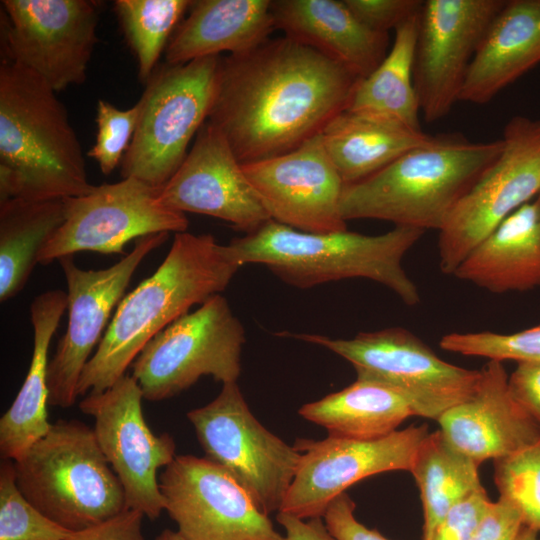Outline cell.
Segmentation results:
<instances>
[{
  "label": "cell",
  "instance_id": "cell-30",
  "mask_svg": "<svg viewBox=\"0 0 540 540\" xmlns=\"http://www.w3.org/2000/svg\"><path fill=\"white\" fill-rule=\"evenodd\" d=\"M64 199L0 203V301L26 285L43 246L65 219Z\"/></svg>",
  "mask_w": 540,
  "mask_h": 540
},
{
  "label": "cell",
  "instance_id": "cell-12",
  "mask_svg": "<svg viewBox=\"0 0 540 540\" xmlns=\"http://www.w3.org/2000/svg\"><path fill=\"white\" fill-rule=\"evenodd\" d=\"M160 190L135 178L95 186L65 198V219L43 246L38 263L46 265L82 251L124 254L126 244L156 233L185 232L186 215L166 206Z\"/></svg>",
  "mask_w": 540,
  "mask_h": 540
},
{
  "label": "cell",
  "instance_id": "cell-23",
  "mask_svg": "<svg viewBox=\"0 0 540 540\" xmlns=\"http://www.w3.org/2000/svg\"><path fill=\"white\" fill-rule=\"evenodd\" d=\"M540 62V0H506L471 61L459 101L490 102Z\"/></svg>",
  "mask_w": 540,
  "mask_h": 540
},
{
  "label": "cell",
  "instance_id": "cell-18",
  "mask_svg": "<svg viewBox=\"0 0 540 540\" xmlns=\"http://www.w3.org/2000/svg\"><path fill=\"white\" fill-rule=\"evenodd\" d=\"M506 0H426L419 14L414 85L432 123L459 101L471 61Z\"/></svg>",
  "mask_w": 540,
  "mask_h": 540
},
{
  "label": "cell",
  "instance_id": "cell-21",
  "mask_svg": "<svg viewBox=\"0 0 540 540\" xmlns=\"http://www.w3.org/2000/svg\"><path fill=\"white\" fill-rule=\"evenodd\" d=\"M440 431L477 464L520 452L540 440L539 424L515 401L503 363L489 360L477 388L437 421Z\"/></svg>",
  "mask_w": 540,
  "mask_h": 540
},
{
  "label": "cell",
  "instance_id": "cell-6",
  "mask_svg": "<svg viewBox=\"0 0 540 540\" xmlns=\"http://www.w3.org/2000/svg\"><path fill=\"white\" fill-rule=\"evenodd\" d=\"M13 462L22 494L65 529L78 531L127 509L123 487L93 429L79 420L51 424Z\"/></svg>",
  "mask_w": 540,
  "mask_h": 540
},
{
  "label": "cell",
  "instance_id": "cell-3",
  "mask_svg": "<svg viewBox=\"0 0 540 540\" xmlns=\"http://www.w3.org/2000/svg\"><path fill=\"white\" fill-rule=\"evenodd\" d=\"M41 77L0 67V203L90 193L82 148L62 102Z\"/></svg>",
  "mask_w": 540,
  "mask_h": 540
},
{
  "label": "cell",
  "instance_id": "cell-22",
  "mask_svg": "<svg viewBox=\"0 0 540 540\" xmlns=\"http://www.w3.org/2000/svg\"><path fill=\"white\" fill-rule=\"evenodd\" d=\"M276 29L341 64L363 79L388 53V33L363 24L344 0L271 1Z\"/></svg>",
  "mask_w": 540,
  "mask_h": 540
},
{
  "label": "cell",
  "instance_id": "cell-45",
  "mask_svg": "<svg viewBox=\"0 0 540 540\" xmlns=\"http://www.w3.org/2000/svg\"><path fill=\"white\" fill-rule=\"evenodd\" d=\"M155 540H186L178 531L163 530Z\"/></svg>",
  "mask_w": 540,
  "mask_h": 540
},
{
  "label": "cell",
  "instance_id": "cell-25",
  "mask_svg": "<svg viewBox=\"0 0 540 540\" xmlns=\"http://www.w3.org/2000/svg\"><path fill=\"white\" fill-rule=\"evenodd\" d=\"M67 309V293L49 290L36 296L30 306L33 351L25 380L9 409L0 419V454L16 461L50 429L47 405V369L51 340Z\"/></svg>",
  "mask_w": 540,
  "mask_h": 540
},
{
  "label": "cell",
  "instance_id": "cell-5",
  "mask_svg": "<svg viewBox=\"0 0 540 540\" xmlns=\"http://www.w3.org/2000/svg\"><path fill=\"white\" fill-rule=\"evenodd\" d=\"M424 233L406 226H395L379 235L347 229L307 233L270 220L256 231L232 239L228 247L241 267L263 264L295 287L365 278L386 286L406 305L415 306L420 293L402 260Z\"/></svg>",
  "mask_w": 540,
  "mask_h": 540
},
{
  "label": "cell",
  "instance_id": "cell-17",
  "mask_svg": "<svg viewBox=\"0 0 540 540\" xmlns=\"http://www.w3.org/2000/svg\"><path fill=\"white\" fill-rule=\"evenodd\" d=\"M159 485L186 540H286L238 482L206 457L176 455Z\"/></svg>",
  "mask_w": 540,
  "mask_h": 540
},
{
  "label": "cell",
  "instance_id": "cell-35",
  "mask_svg": "<svg viewBox=\"0 0 540 540\" xmlns=\"http://www.w3.org/2000/svg\"><path fill=\"white\" fill-rule=\"evenodd\" d=\"M439 346L445 351L500 362H540V325L509 334L491 331L449 333L440 339Z\"/></svg>",
  "mask_w": 540,
  "mask_h": 540
},
{
  "label": "cell",
  "instance_id": "cell-44",
  "mask_svg": "<svg viewBox=\"0 0 540 540\" xmlns=\"http://www.w3.org/2000/svg\"><path fill=\"white\" fill-rule=\"evenodd\" d=\"M539 531L523 525L515 540H540Z\"/></svg>",
  "mask_w": 540,
  "mask_h": 540
},
{
  "label": "cell",
  "instance_id": "cell-39",
  "mask_svg": "<svg viewBox=\"0 0 540 540\" xmlns=\"http://www.w3.org/2000/svg\"><path fill=\"white\" fill-rule=\"evenodd\" d=\"M355 503L345 492L333 499L323 518L336 540H389L375 529H369L354 516Z\"/></svg>",
  "mask_w": 540,
  "mask_h": 540
},
{
  "label": "cell",
  "instance_id": "cell-41",
  "mask_svg": "<svg viewBox=\"0 0 540 540\" xmlns=\"http://www.w3.org/2000/svg\"><path fill=\"white\" fill-rule=\"evenodd\" d=\"M508 387L515 401L540 426V362H517L508 376Z\"/></svg>",
  "mask_w": 540,
  "mask_h": 540
},
{
  "label": "cell",
  "instance_id": "cell-2",
  "mask_svg": "<svg viewBox=\"0 0 540 540\" xmlns=\"http://www.w3.org/2000/svg\"><path fill=\"white\" fill-rule=\"evenodd\" d=\"M241 268L211 234L175 233L156 271L122 298L84 367L77 393L111 387L161 330L223 292Z\"/></svg>",
  "mask_w": 540,
  "mask_h": 540
},
{
  "label": "cell",
  "instance_id": "cell-40",
  "mask_svg": "<svg viewBox=\"0 0 540 540\" xmlns=\"http://www.w3.org/2000/svg\"><path fill=\"white\" fill-rule=\"evenodd\" d=\"M144 515L125 509L119 514L89 526L72 531L63 540H145L142 530Z\"/></svg>",
  "mask_w": 540,
  "mask_h": 540
},
{
  "label": "cell",
  "instance_id": "cell-36",
  "mask_svg": "<svg viewBox=\"0 0 540 540\" xmlns=\"http://www.w3.org/2000/svg\"><path fill=\"white\" fill-rule=\"evenodd\" d=\"M140 113L137 102L128 109H119L99 99L96 106L97 133L95 144L88 151L104 175L121 165L135 133Z\"/></svg>",
  "mask_w": 540,
  "mask_h": 540
},
{
  "label": "cell",
  "instance_id": "cell-38",
  "mask_svg": "<svg viewBox=\"0 0 540 540\" xmlns=\"http://www.w3.org/2000/svg\"><path fill=\"white\" fill-rule=\"evenodd\" d=\"M351 12L370 29L388 33L418 14L421 0H344Z\"/></svg>",
  "mask_w": 540,
  "mask_h": 540
},
{
  "label": "cell",
  "instance_id": "cell-46",
  "mask_svg": "<svg viewBox=\"0 0 540 540\" xmlns=\"http://www.w3.org/2000/svg\"><path fill=\"white\" fill-rule=\"evenodd\" d=\"M533 202H534L535 207L537 209L538 217H539V220H540V193L537 195V197L535 198V200Z\"/></svg>",
  "mask_w": 540,
  "mask_h": 540
},
{
  "label": "cell",
  "instance_id": "cell-27",
  "mask_svg": "<svg viewBox=\"0 0 540 540\" xmlns=\"http://www.w3.org/2000/svg\"><path fill=\"white\" fill-rule=\"evenodd\" d=\"M433 135L345 110L321 133L324 148L345 185L362 181Z\"/></svg>",
  "mask_w": 540,
  "mask_h": 540
},
{
  "label": "cell",
  "instance_id": "cell-1",
  "mask_svg": "<svg viewBox=\"0 0 540 540\" xmlns=\"http://www.w3.org/2000/svg\"><path fill=\"white\" fill-rule=\"evenodd\" d=\"M361 78L283 36L220 58L208 121L241 164L290 152L348 109Z\"/></svg>",
  "mask_w": 540,
  "mask_h": 540
},
{
  "label": "cell",
  "instance_id": "cell-29",
  "mask_svg": "<svg viewBox=\"0 0 540 540\" xmlns=\"http://www.w3.org/2000/svg\"><path fill=\"white\" fill-rule=\"evenodd\" d=\"M419 14L394 30L391 48L379 66L360 80L348 111L422 130L413 78Z\"/></svg>",
  "mask_w": 540,
  "mask_h": 540
},
{
  "label": "cell",
  "instance_id": "cell-8",
  "mask_svg": "<svg viewBox=\"0 0 540 540\" xmlns=\"http://www.w3.org/2000/svg\"><path fill=\"white\" fill-rule=\"evenodd\" d=\"M324 347L350 362L357 379L385 385L408 403L414 416L438 421L478 386L481 370L442 360L420 338L402 327L359 332L353 338L286 334Z\"/></svg>",
  "mask_w": 540,
  "mask_h": 540
},
{
  "label": "cell",
  "instance_id": "cell-14",
  "mask_svg": "<svg viewBox=\"0 0 540 540\" xmlns=\"http://www.w3.org/2000/svg\"><path fill=\"white\" fill-rule=\"evenodd\" d=\"M143 393L132 375L125 374L100 393H89L80 410L94 418V434L124 491L126 508L150 520L165 510L157 473L176 457L168 433L156 435L142 410Z\"/></svg>",
  "mask_w": 540,
  "mask_h": 540
},
{
  "label": "cell",
  "instance_id": "cell-10",
  "mask_svg": "<svg viewBox=\"0 0 540 540\" xmlns=\"http://www.w3.org/2000/svg\"><path fill=\"white\" fill-rule=\"evenodd\" d=\"M206 458L225 469L266 515L280 511L301 453L251 413L237 382L187 413Z\"/></svg>",
  "mask_w": 540,
  "mask_h": 540
},
{
  "label": "cell",
  "instance_id": "cell-19",
  "mask_svg": "<svg viewBox=\"0 0 540 540\" xmlns=\"http://www.w3.org/2000/svg\"><path fill=\"white\" fill-rule=\"evenodd\" d=\"M242 167L271 220L307 233L347 229L341 215L345 184L321 134L290 152Z\"/></svg>",
  "mask_w": 540,
  "mask_h": 540
},
{
  "label": "cell",
  "instance_id": "cell-34",
  "mask_svg": "<svg viewBox=\"0 0 540 540\" xmlns=\"http://www.w3.org/2000/svg\"><path fill=\"white\" fill-rule=\"evenodd\" d=\"M494 482L500 498L518 509L523 524L540 532V440L495 460Z\"/></svg>",
  "mask_w": 540,
  "mask_h": 540
},
{
  "label": "cell",
  "instance_id": "cell-32",
  "mask_svg": "<svg viewBox=\"0 0 540 540\" xmlns=\"http://www.w3.org/2000/svg\"><path fill=\"white\" fill-rule=\"evenodd\" d=\"M192 1L117 0L115 12L138 65L139 79L147 83Z\"/></svg>",
  "mask_w": 540,
  "mask_h": 540
},
{
  "label": "cell",
  "instance_id": "cell-26",
  "mask_svg": "<svg viewBox=\"0 0 540 540\" xmlns=\"http://www.w3.org/2000/svg\"><path fill=\"white\" fill-rule=\"evenodd\" d=\"M452 275L495 294L540 287V220L534 202L508 216Z\"/></svg>",
  "mask_w": 540,
  "mask_h": 540
},
{
  "label": "cell",
  "instance_id": "cell-9",
  "mask_svg": "<svg viewBox=\"0 0 540 540\" xmlns=\"http://www.w3.org/2000/svg\"><path fill=\"white\" fill-rule=\"evenodd\" d=\"M244 328L221 294L157 333L131 364L144 399L162 401L211 376L237 382Z\"/></svg>",
  "mask_w": 540,
  "mask_h": 540
},
{
  "label": "cell",
  "instance_id": "cell-7",
  "mask_svg": "<svg viewBox=\"0 0 540 540\" xmlns=\"http://www.w3.org/2000/svg\"><path fill=\"white\" fill-rule=\"evenodd\" d=\"M220 56L154 71L138 100L140 113L121 162L122 178L162 189L184 161L190 141L208 119Z\"/></svg>",
  "mask_w": 540,
  "mask_h": 540
},
{
  "label": "cell",
  "instance_id": "cell-20",
  "mask_svg": "<svg viewBox=\"0 0 540 540\" xmlns=\"http://www.w3.org/2000/svg\"><path fill=\"white\" fill-rule=\"evenodd\" d=\"M160 199L178 212L212 216L246 234L271 220L227 139L209 121L160 190Z\"/></svg>",
  "mask_w": 540,
  "mask_h": 540
},
{
  "label": "cell",
  "instance_id": "cell-28",
  "mask_svg": "<svg viewBox=\"0 0 540 540\" xmlns=\"http://www.w3.org/2000/svg\"><path fill=\"white\" fill-rule=\"evenodd\" d=\"M299 414L326 428L330 436L359 440L389 435L404 420L414 416L408 403L396 391L361 379L303 405Z\"/></svg>",
  "mask_w": 540,
  "mask_h": 540
},
{
  "label": "cell",
  "instance_id": "cell-42",
  "mask_svg": "<svg viewBox=\"0 0 540 540\" xmlns=\"http://www.w3.org/2000/svg\"><path fill=\"white\" fill-rule=\"evenodd\" d=\"M523 525L518 509L499 497L470 540H515Z\"/></svg>",
  "mask_w": 540,
  "mask_h": 540
},
{
  "label": "cell",
  "instance_id": "cell-11",
  "mask_svg": "<svg viewBox=\"0 0 540 540\" xmlns=\"http://www.w3.org/2000/svg\"><path fill=\"white\" fill-rule=\"evenodd\" d=\"M502 149L439 231L440 270L453 274L463 259L508 216L540 193V119L512 117Z\"/></svg>",
  "mask_w": 540,
  "mask_h": 540
},
{
  "label": "cell",
  "instance_id": "cell-31",
  "mask_svg": "<svg viewBox=\"0 0 540 540\" xmlns=\"http://www.w3.org/2000/svg\"><path fill=\"white\" fill-rule=\"evenodd\" d=\"M477 464L454 447L439 430L428 434L420 446L411 474L420 491L427 540L451 507L482 488Z\"/></svg>",
  "mask_w": 540,
  "mask_h": 540
},
{
  "label": "cell",
  "instance_id": "cell-13",
  "mask_svg": "<svg viewBox=\"0 0 540 540\" xmlns=\"http://www.w3.org/2000/svg\"><path fill=\"white\" fill-rule=\"evenodd\" d=\"M2 47L8 62L56 92L81 85L98 41V4L89 0H3Z\"/></svg>",
  "mask_w": 540,
  "mask_h": 540
},
{
  "label": "cell",
  "instance_id": "cell-37",
  "mask_svg": "<svg viewBox=\"0 0 540 540\" xmlns=\"http://www.w3.org/2000/svg\"><path fill=\"white\" fill-rule=\"evenodd\" d=\"M494 502L477 489L449 509L427 540H470Z\"/></svg>",
  "mask_w": 540,
  "mask_h": 540
},
{
  "label": "cell",
  "instance_id": "cell-16",
  "mask_svg": "<svg viewBox=\"0 0 540 540\" xmlns=\"http://www.w3.org/2000/svg\"><path fill=\"white\" fill-rule=\"evenodd\" d=\"M427 425L409 426L371 440L330 436L300 439L301 459L279 512L302 520L323 517L330 502L369 476L409 471L428 436Z\"/></svg>",
  "mask_w": 540,
  "mask_h": 540
},
{
  "label": "cell",
  "instance_id": "cell-15",
  "mask_svg": "<svg viewBox=\"0 0 540 540\" xmlns=\"http://www.w3.org/2000/svg\"><path fill=\"white\" fill-rule=\"evenodd\" d=\"M168 236L169 233L163 232L138 238L131 252L105 269H81L72 255L58 260L67 283L69 317L66 331L48 364L49 405L65 409L75 403L84 367L104 336L112 312L124 297L133 274Z\"/></svg>",
  "mask_w": 540,
  "mask_h": 540
},
{
  "label": "cell",
  "instance_id": "cell-24",
  "mask_svg": "<svg viewBox=\"0 0 540 540\" xmlns=\"http://www.w3.org/2000/svg\"><path fill=\"white\" fill-rule=\"evenodd\" d=\"M275 29L270 0L192 1L188 17L179 24L166 50L167 64L251 51Z\"/></svg>",
  "mask_w": 540,
  "mask_h": 540
},
{
  "label": "cell",
  "instance_id": "cell-4",
  "mask_svg": "<svg viewBox=\"0 0 540 540\" xmlns=\"http://www.w3.org/2000/svg\"><path fill=\"white\" fill-rule=\"evenodd\" d=\"M502 145L501 138L473 142L460 133L432 136L372 176L345 185L342 218L440 231Z\"/></svg>",
  "mask_w": 540,
  "mask_h": 540
},
{
  "label": "cell",
  "instance_id": "cell-43",
  "mask_svg": "<svg viewBox=\"0 0 540 540\" xmlns=\"http://www.w3.org/2000/svg\"><path fill=\"white\" fill-rule=\"evenodd\" d=\"M276 519L286 532V540H336L327 529L322 517L304 521L287 513L278 512Z\"/></svg>",
  "mask_w": 540,
  "mask_h": 540
},
{
  "label": "cell",
  "instance_id": "cell-33",
  "mask_svg": "<svg viewBox=\"0 0 540 540\" xmlns=\"http://www.w3.org/2000/svg\"><path fill=\"white\" fill-rule=\"evenodd\" d=\"M72 531L38 510L20 491L14 462L0 466V540H63Z\"/></svg>",
  "mask_w": 540,
  "mask_h": 540
}]
</instances>
